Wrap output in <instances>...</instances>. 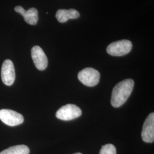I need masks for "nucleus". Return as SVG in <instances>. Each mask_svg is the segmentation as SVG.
Segmentation results:
<instances>
[{"label": "nucleus", "instance_id": "obj_1", "mask_svg": "<svg viewBox=\"0 0 154 154\" xmlns=\"http://www.w3.org/2000/svg\"><path fill=\"white\" fill-rule=\"evenodd\" d=\"M134 81L131 79H127L118 83L112 90L111 104L116 108L123 105L132 93Z\"/></svg>", "mask_w": 154, "mask_h": 154}, {"label": "nucleus", "instance_id": "obj_2", "mask_svg": "<svg viewBox=\"0 0 154 154\" xmlns=\"http://www.w3.org/2000/svg\"><path fill=\"white\" fill-rule=\"evenodd\" d=\"M132 44L130 41L123 39L110 44L107 48V52L112 56L120 57L126 55L132 49Z\"/></svg>", "mask_w": 154, "mask_h": 154}, {"label": "nucleus", "instance_id": "obj_3", "mask_svg": "<svg viewBox=\"0 0 154 154\" xmlns=\"http://www.w3.org/2000/svg\"><path fill=\"white\" fill-rule=\"evenodd\" d=\"M79 81L86 86L94 87L98 84L100 80L99 72L91 67H87L78 73Z\"/></svg>", "mask_w": 154, "mask_h": 154}, {"label": "nucleus", "instance_id": "obj_4", "mask_svg": "<svg viewBox=\"0 0 154 154\" xmlns=\"http://www.w3.org/2000/svg\"><path fill=\"white\" fill-rule=\"evenodd\" d=\"M82 115V110L77 106L68 104L62 106L56 112V117L62 121H71Z\"/></svg>", "mask_w": 154, "mask_h": 154}, {"label": "nucleus", "instance_id": "obj_5", "mask_svg": "<svg viewBox=\"0 0 154 154\" xmlns=\"http://www.w3.org/2000/svg\"><path fill=\"white\" fill-rule=\"evenodd\" d=\"M0 120L9 126H16L22 124L23 116L13 110L2 109L0 110Z\"/></svg>", "mask_w": 154, "mask_h": 154}, {"label": "nucleus", "instance_id": "obj_6", "mask_svg": "<svg viewBox=\"0 0 154 154\" xmlns=\"http://www.w3.org/2000/svg\"><path fill=\"white\" fill-rule=\"evenodd\" d=\"M1 78L6 86H11L16 78L15 69L12 61L6 60L4 62L1 68Z\"/></svg>", "mask_w": 154, "mask_h": 154}, {"label": "nucleus", "instance_id": "obj_7", "mask_svg": "<svg viewBox=\"0 0 154 154\" xmlns=\"http://www.w3.org/2000/svg\"><path fill=\"white\" fill-rule=\"evenodd\" d=\"M32 57L36 68L39 70H44L48 65V60L46 55L38 46H34L32 49Z\"/></svg>", "mask_w": 154, "mask_h": 154}, {"label": "nucleus", "instance_id": "obj_8", "mask_svg": "<svg viewBox=\"0 0 154 154\" xmlns=\"http://www.w3.org/2000/svg\"><path fill=\"white\" fill-rule=\"evenodd\" d=\"M142 138L146 143H152L154 141V113H151L146 118L143 125Z\"/></svg>", "mask_w": 154, "mask_h": 154}, {"label": "nucleus", "instance_id": "obj_9", "mask_svg": "<svg viewBox=\"0 0 154 154\" xmlns=\"http://www.w3.org/2000/svg\"><path fill=\"white\" fill-rule=\"evenodd\" d=\"M14 11L21 14L23 17L25 21L28 24L35 25L37 23L38 20V11L34 8H32L28 11H25L22 6H17L14 8Z\"/></svg>", "mask_w": 154, "mask_h": 154}, {"label": "nucleus", "instance_id": "obj_10", "mask_svg": "<svg viewBox=\"0 0 154 154\" xmlns=\"http://www.w3.org/2000/svg\"><path fill=\"white\" fill-rule=\"evenodd\" d=\"M80 16L79 11L74 9H59L57 11L55 17L57 20L61 23L66 22L71 19H77Z\"/></svg>", "mask_w": 154, "mask_h": 154}, {"label": "nucleus", "instance_id": "obj_11", "mask_svg": "<svg viewBox=\"0 0 154 154\" xmlns=\"http://www.w3.org/2000/svg\"><path fill=\"white\" fill-rule=\"evenodd\" d=\"M30 149L25 145H17L2 151L0 154H29Z\"/></svg>", "mask_w": 154, "mask_h": 154}, {"label": "nucleus", "instance_id": "obj_12", "mask_svg": "<svg viewBox=\"0 0 154 154\" xmlns=\"http://www.w3.org/2000/svg\"><path fill=\"white\" fill-rule=\"evenodd\" d=\"M99 154H116V147L112 144H107L102 147Z\"/></svg>", "mask_w": 154, "mask_h": 154}, {"label": "nucleus", "instance_id": "obj_13", "mask_svg": "<svg viewBox=\"0 0 154 154\" xmlns=\"http://www.w3.org/2000/svg\"><path fill=\"white\" fill-rule=\"evenodd\" d=\"M81 154V153H79V152H78V153H75V154Z\"/></svg>", "mask_w": 154, "mask_h": 154}]
</instances>
